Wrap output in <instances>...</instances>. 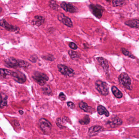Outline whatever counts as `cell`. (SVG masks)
<instances>
[{
  "mask_svg": "<svg viewBox=\"0 0 139 139\" xmlns=\"http://www.w3.org/2000/svg\"><path fill=\"white\" fill-rule=\"evenodd\" d=\"M5 64L8 67L11 68H27L30 65L29 63L21 60L16 59L13 57H9L5 60Z\"/></svg>",
  "mask_w": 139,
  "mask_h": 139,
  "instance_id": "obj_1",
  "label": "cell"
},
{
  "mask_svg": "<svg viewBox=\"0 0 139 139\" xmlns=\"http://www.w3.org/2000/svg\"><path fill=\"white\" fill-rule=\"evenodd\" d=\"M120 84L126 89L131 90L132 87L131 85V80L128 75L125 73H122L118 77Z\"/></svg>",
  "mask_w": 139,
  "mask_h": 139,
  "instance_id": "obj_2",
  "label": "cell"
},
{
  "mask_svg": "<svg viewBox=\"0 0 139 139\" xmlns=\"http://www.w3.org/2000/svg\"><path fill=\"white\" fill-rule=\"evenodd\" d=\"M32 77L41 86H44L49 80V77L46 74L37 71L35 72Z\"/></svg>",
  "mask_w": 139,
  "mask_h": 139,
  "instance_id": "obj_3",
  "label": "cell"
},
{
  "mask_svg": "<svg viewBox=\"0 0 139 139\" xmlns=\"http://www.w3.org/2000/svg\"><path fill=\"white\" fill-rule=\"evenodd\" d=\"M95 88L98 92L103 96H107L109 94L108 85L105 82L98 80L95 83Z\"/></svg>",
  "mask_w": 139,
  "mask_h": 139,
  "instance_id": "obj_4",
  "label": "cell"
},
{
  "mask_svg": "<svg viewBox=\"0 0 139 139\" xmlns=\"http://www.w3.org/2000/svg\"><path fill=\"white\" fill-rule=\"evenodd\" d=\"M89 8L92 14L96 18L100 19L102 17L104 9L101 6L91 4L89 5Z\"/></svg>",
  "mask_w": 139,
  "mask_h": 139,
  "instance_id": "obj_5",
  "label": "cell"
},
{
  "mask_svg": "<svg viewBox=\"0 0 139 139\" xmlns=\"http://www.w3.org/2000/svg\"><path fill=\"white\" fill-rule=\"evenodd\" d=\"M39 124L40 128L44 133L48 134L50 133L52 128V124L48 120L45 118L39 120Z\"/></svg>",
  "mask_w": 139,
  "mask_h": 139,
  "instance_id": "obj_6",
  "label": "cell"
},
{
  "mask_svg": "<svg viewBox=\"0 0 139 139\" xmlns=\"http://www.w3.org/2000/svg\"><path fill=\"white\" fill-rule=\"evenodd\" d=\"M11 76L15 81L18 83H23L26 81L27 78L25 75L20 71H12Z\"/></svg>",
  "mask_w": 139,
  "mask_h": 139,
  "instance_id": "obj_7",
  "label": "cell"
},
{
  "mask_svg": "<svg viewBox=\"0 0 139 139\" xmlns=\"http://www.w3.org/2000/svg\"><path fill=\"white\" fill-rule=\"evenodd\" d=\"M57 68L62 74L65 76L72 77L75 74L74 70L64 65H58Z\"/></svg>",
  "mask_w": 139,
  "mask_h": 139,
  "instance_id": "obj_8",
  "label": "cell"
},
{
  "mask_svg": "<svg viewBox=\"0 0 139 139\" xmlns=\"http://www.w3.org/2000/svg\"><path fill=\"white\" fill-rule=\"evenodd\" d=\"M60 7L64 9L66 12H69L70 13H74L77 12L78 9L75 7L72 4L70 3H67L66 2H62L60 4Z\"/></svg>",
  "mask_w": 139,
  "mask_h": 139,
  "instance_id": "obj_9",
  "label": "cell"
},
{
  "mask_svg": "<svg viewBox=\"0 0 139 139\" xmlns=\"http://www.w3.org/2000/svg\"><path fill=\"white\" fill-rule=\"evenodd\" d=\"M57 19L60 22L66 26L69 27H73V23L72 21L70 18L65 16L63 13H60L57 15Z\"/></svg>",
  "mask_w": 139,
  "mask_h": 139,
  "instance_id": "obj_10",
  "label": "cell"
},
{
  "mask_svg": "<svg viewBox=\"0 0 139 139\" xmlns=\"http://www.w3.org/2000/svg\"><path fill=\"white\" fill-rule=\"evenodd\" d=\"M0 27H3L6 30L9 31H16L19 29L17 27L9 24L4 19H2L0 21Z\"/></svg>",
  "mask_w": 139,
  "mask_h": 139,
  "instance_id": "obj_11",
  "label": "cell"
},
{
  "mask_svg": "<svg viewBox=\"0 0 139 139\" xmlns=\"http://www.w3.org/2000/svg\"><path fill=\"white\" fill-rule=\"evenodd\" d=\"M103 130V128L100 126H92L89 128L88 134L90 137L94 136L97 135L99 133Z\"/></svg>",
  "mask_w": 139,
  "mask_h": 139,
  "instance_id": "obj_12",
  "label": "cell"
},
{
  "mask_svg": "<svg viewBox=\"0 0 139 139\" xmlns=\"http://www.w3.org/2000/svg\"><path fill=\"white\" fill-rule=\"evenodd\" d=\"M96 59L99 64L103 68L105 72H108L109 65L107 60L102 57H97Z\"/></svg>",
  "mask_w": 139,
  "mask_h": 139,
  "instance_id": "obj_13",
  "label": "cell"
},
{
  "mask_svg": "<svg viewBox=\"0 0 139 139\" xmlns=\"http://www.w3.org/2000/svg\"><path fill=\"white\" fill-rule=\"evenodd\" d=\"M122 121L121 119L118 118H114L112 119L111 121H109L108 124L111 127H118L122 124Z\"/></svg>",
  "mask_w": 139,
  "mask_h": 139,
  "instance_id": "obj_14",
  "label": "cell"
},
{
  "mask_svg": "<svg viewBox=\"0 0 139 139\" xmlns=\"http://www.w3.org/2000/svg\"><path fill=\"white\" fill-rule=\"evenodd\" d=\"M125 24L131 28H139V20L132 19L125 22Z\"/></svg>",
  "mask_w": 139,
  "mask_h": 139,
  "instance_id": "obj_15",
  "label": "cell"
},
{
  "mask_svg": "<svg viewBox=\"0 0 139 139\" xmlns=\"http://www.w3.org/2000/svg\"><path fill=\"white\" fill-rule=\"evenodd\" d=\"M44 22V18L42 16H36L34 17V20L32 21V23L34 24L39 27L42 25Z\"/></svg>",
  "mask_w": 139,
  "mask_h": 139,
  "instance_id": "obj_16",
  "label": "cell"
},
{
  "mask_svg": "<svg viewBox=\"0 0 139 139\" xmlns=\"http://www.w3.org/2000/svg\"><path fill=\"white\" fill-rule=\"evenodd\" d=\"M69 121V119L66 117H64L62 118H58L56 121V124L59 128L60 129H63L65 127L64 126L65 122H68Z\"/></svg>",
  "mask_w": 139,
  "mask_h": 139,
  "instance_id": "obj_17",
  "label": "cell"
},
{
  "mask_svg": "<svg viewBox=\"0 0 139 139\" xmlns=\"http://www.w3.org/2000/svg\"><path fill=\"white\" fill-rule=\"evenodd\" d=\"M12 71L8 69L0 68V78H6L9 76H11Z\"/></svg>",
  "mask_w": 139,
  "mask_h": 139,
  "instance_id": "obj_18",
  "label": "cell"
},
{
  "mask_svg": "<svg viewBox=\"0 0 139 139\" xmlns=\"http://www.w3.org/2000/svg\"><path fill=\"white\" fill-rule=\"evenodd\" d=\"M8 97L3 93L0 94V107L3 108L7 105Z\"/></svg>",
  "mask_w": 139,
  "mask_h": 139,
  "instance_id": "obj_19",
  "label": "cell"
},
{
  "mask_svg": "<svg viewBox=\"0 0 139 139\" xmlns=\"http://www.w3.org/2000/svg\"><path fill=\"white\" fill-rule=\"evenodd\" d=\"M97 111L100 115H105L106 116L108 117L109 113L104 107L99 105L97 107Z\"/></svg>",
  "mask_w": 139,
  "mask_h": 139,
  "instance_id": "obj_20",
  "label": "cell"
},
{
  "mask_svg": "<svg viewBox=\"0 0 139 139\" xmlns=\"http://www.w3.org/2000/svg\"><path fill=\"white\" fill-rule=\"evenodd\" d=\"M79 107L85 112H90L92 111V108L88 106V104L85 102H81L79 103Z\"/></svg>",
  "mask_w": 139,
  "mask_h": 139,
  "instance_id": "obj_21",
  "label": "cell"
},
{
  "mask_svg": "<svg viewBox=\"0 0 139 139\" xmlns=\"http://www.w3.org/2000/svg\"><path fill=\"white\" fill-rule=\"evenodd\" d=\"M111 91L114 95L117 98H121L122 97L123 95L122 93L118 89V88L115 86H113L112 87Z\"/></svg>",
  "mask_w": 139,
  "mask_h": 139,
  "instance_id": "obj_22",
  "label": "cell"
},
{
  "mask_svg": "<svg viewBox=\"0 0 139 139\" xmlns=\"http://www.w3.org/2000/svg\"><path fill=\"white\" fill-rule=\"evenodd\" d=\"M112 4L114 7H122L126 4L125 0H113Z\"/></svg>",
  "mask_w": 139,
  "mask_h": 139,
  "instance_id": "obj_23",
  "label": "cell"
},
{
  "mask_svg": "<svg viewBox=\"0 0 139 139\" xmlns=\"http://www.w3.org/2000/svg\"><path fill=\"white\" fill-rule=\"evenodd\" d=\"M49 5L51 8L52 9L54 10H59V8H60L59 6L57 5L56 1L54 0H51L50 1Z\"/></svg>",
  "mask_w": 139,
  "mask_h": 139,
  "instance_id": "obj_24",
  "label": "cell"
},
{
  "mask_svg": "<svg viewBox=\"0 0 139 139\" xmlns=\"http://www.w3.org/2000/svg\"><path fill=\"white\" fill-rule=\"evenodd\" d=\"M68 54L70 56L71 59H75L80 57V55L78 54V52L74 51L73 50H69L68 52Z\"/></svg>",
  "mask_w": 139,
  "mask_h": 139,
  "instance_id": "obj_25",
  "label": "cell"
},
{
  "mask_svg": "<svg viewBox=\"0 0 139 139\" xmlns=\"http://www.w3.org/2000/svg\"><path fill=\"white\" fill-rule=\"evenodd\" d=\"M79 122L81 124H88L90 122V118L89 116L85 115L82 119L79 121Z\"/></svg>",
  "mask_w": 139,
  "mask_h": 139,
  "instance_id": "obj_26",
  "label": "cell"
},
{
  "mask_svg": "<svg viewBox=\"0 0 139 139\" xmlns=\"http://www.w3.org/2000/svg\"><path fill=\"white\" fill-rule=\"evenodd\" d=\"M121 50L123 54L124 55L126 56H128L129 57H130L132 59H135V57L134 55H133L129 51L127 50L124 49V48H122L121 49Z\"/></svg>",
  "mask_w": 139,
  "mask_h": 139,
  "instance_id": "obj_27",
  "label": "cell"
},
{
  "mask_svg": "<svg viewBox=\"0 0 139 139\" xmlns=\"http://www.w3.org/2000/svg\"><path fill=\"white\" fill-rule=\"evenodd\" d=\"M42 90L43 93L46 95H50L52 92L51 90L49 85L44 86L42 88Z\"/></svg>",
  "mask_w": 139,
  "mask_h": 139,
  "instance_id": "obj_28",
  "label": "cell"
},
{
  "mask_svg": "<svg viewBox=\"0 0 139 139\" xmlns=\"http://www.w3.org/2000/svg\"><path fill=\"white\" fill-rule=\"evenodd\" d=\"M42 58L44 59L50 61H54L55 59L54 57L51 55H48L46 56H44V57H42Z\"/></svg>",
  "mask_w": 139,
  "mask_h": 139,
  "instance_id": "obj_29",
  "label": "cell"
},
{
  "mask_svg": "<svg viewBox=\"0 0 139 139\" xmlns=\"http://www.w3.org/2000/svg\"><path fill=\"white\" fill-rule=\"evenodd\" d=\"M59 99H60L61 101H64L66 100V97L65 95L63 93L61 92L59 94Z\"/></svg>",
  "mask_w": 139,
  "mask_h": 139,
  "instance_id": "obj_30",
  "label": "cell"
},
{
  "mask_svg": "<svg viewBox=\"0 0 139 139\" xmlns=\"http://www.w3.org/2000/svg\"><path fill=\"white\" fill-rule=\"evenodd\" d=\"M69 46L71 49L73 50H76L78 48L77 46L74 42H70L69 43Z\"/></svg>",
  "mask_w": 139,
  "mask_h": 139,
  "instance_id": "obj_31",
  "label": "cell"
},
{
  "mask_svg": "<svg viewBox=\"0 0 139 139\" xmlns=\"http://www.w3.org/2000/svg\"><path fill=\"white\" fill-rule=\"evenodd\" d=\"M68 106L71 109H74L75 108V105L74 103L72 102H68L67 103Z\"/></svg>",
  "mask_w": 139,
  "mask_h": 139,
  "instance_id": "obj_32",
  "label": "cell"
},
{
  "mask_svg": "<svg viewBox=\"0 0 139 139\" xmlns=\"http://www.w3.org/2000/svg\"><path fill=\"white\" fill-rule=\"evenodd\" d=\"M37 58L36 56H32L30 57V60L33 62H36Z\"/></svg>",
  "mask_w": 139,
  "mask_h": 139,
  "instance_id": "obj_33",
  "label": "cell"
},
{
  "mask_svg": "<svg viewBox=\"0 0 139 139\" xmlns=\"http://www.w3.org/2000/svg\"><path fill=\"white\" fill-rule=\"evenodd\" d=\"M19 113H20L21 115H23V114L24 112L22 110H20V111H19Z\"/></svg>",
  "mask_w": 139,
  "mask_h": 139,
  "instance_id": "obj_34",
  "label": "cell"
},
{
  "mask_svg": "<svg viewBox=\"0 0 139 139\" xmlns=\"http://www.w3.org/2000/svg\"><path fill=\"white\" fill-rule=\"evenodd\" d=\"M107 1V2H110L111 1V0H106Z\"/></svg>",
  "mask_w": 139,
  "mask_h": 139,
  "instance_id": "obj_35",
  "label": "cell"
},
{
  "mask_svg": "<svg viewBox=\"0 0 139 139\" xmlns=\"http://www.w3.org/2000/svg\"><path fill=\"white\" fill-rule=\"evenodd\" d=\"M2 11V8H1V7H0V13H1V11Z\"/></svg>",
  "mask_w": 139,
  "mask_h": 139,
  "instance_id": "obj_36",
  "label": "cell"
}]
</instances>
